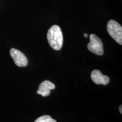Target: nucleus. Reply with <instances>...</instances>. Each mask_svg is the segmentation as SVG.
I'll return each mask as SVG.
<instances>
[{
	"label": "nucleus",
	"mask_w": 122,
	"mask_h": 122,
	"mask_svg": "<svg viewBox=\"0 0 122 122\" xmlns=\"http://www.w3.org/2000/svg\"><path fill=\"white\" fill-rule=\"evenodd\" d=\"M10 54L15 65L18 67H25L28 65V59L26 56L19 50L12 48L10 50Z\"/></svg>",
	"instance_id": "20e7f679"
},
{
	"label": "nucleus",
	"mask_w": 122,
	"mask_h": 122,
	"mask_svg": "<svg viewBox=\"0 0 122 122\" xmlns=\"http://www.w3.org/2000/svg\"><path fill=\"white\" fill-rule=\"evenodd\" d=\"M107 30L110 36L119 44H122V27L114 20H110L107 24Z\"/></svg>",
	"instance_id": "f03ea898"
},
{
	"label": "nucleus",
	"mask_w": 122,
	"mask_h": 122,
	"mask_svg": "<svg viewBox=\"0 0 122 122\" xmlns=\"http://www.w3.org/2000/svg\"><path fill=\"white\" fill-rule=\"evenodd\" d=\"M55 88L56 86L54 84L50 82V81L45 80L40 84L37 93L40 94L43 97L48 96L50 94V91L54 89Z\"/></svg>",
	"instance_id": "423d86ee"
},
{
	"label": "nucleus",
	"mask_w": 122,
	"mask_h": 122,
	"mask_svg": "<svg viewBox=\"0 0 122 122\" xmlns=\"http://www.w3.org/2000/svg\"><path fill=\"white\" fill-rule=\"evenodd\" d=\"M91 79L96 84L106 85L110 81L109 76L103 75L98 70H94L91 73Z\"/></svg>",
	"instance_id": "39448f33"
},
{
	"label": "nucleus",
	"mask_w": 122,
	"mask_h": 122,
	"mask_svg": "<svg viewBox=\"0 0 122 122\" xmlns=\"http://www.w3.org/2000/svg\"><path fill=\"white\" fill-rule=\"evenodd\" d=\"M119 111H120V113L122 114V105H120V106H119Z\"/></svg>",
	"instance_id": "6e6552de"
},
{
	"label": "nucleus",
	"mask_w": 122,
	"mask_h": 122,
	"mask_svg": "<svg viewBox=\"0 0 122 122\" xmlns=\"http://www.w3.org/2000/svg\"><path fill=\"white\" fill-rule=\"evenodd\" d=\"M34 122H57L49 115H43L38 118Z\"/></svg>",
	"instance_id": "0eeeda50"
},
{
	"label": "nucleus",
	"mask_w": 122,
	"mask_h": 122,
	"mask_svg": "<svg viewBox=\"0 0 122 122\" xmlns=\"http://www.w3.org/2000/svg\"><path fill=\"white\" fill-rule=\"evenodd\" d=\"M84 36L85 37H88V35L86 34V33H84Z\"/></svg>",
	"instance_id": "1a4fd4ad"
},
{
	"label": "nucleus",
	"mask_w": 122,
	"mask_h": 122,
	"mask_svg": "<svg viewBox=\"0 0 122 122\" xmlns=\"http://www.w3.org/2000/svg\"><path fill=\"white\" fill-rule=\"evenodd\" d=\"M90 42L87 45L88 49L98 56H102L103 54V45L102 40L94 34L89 36Z\"/></svg>",
	"instance_id": "7ed1b4c3"
},
{
	"label": "nucleus",
	"mask_w": 122,
	"mask_h": 122,
	"mask_svg": "<svg viewBox=\"0 0 122 122\" xmlns=\"http://www.w3.org/2000/svg\"><path fill=\"white\" fill-rule=\"evenodd\" d=\"M47 39L51 48L55 50H59L63 45V37L60 27L54 25L50 27L47 33Z\"/></svg>",
	"instance_id": "f257e3e1"
}]
</instances>
